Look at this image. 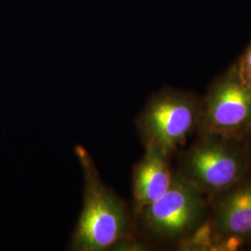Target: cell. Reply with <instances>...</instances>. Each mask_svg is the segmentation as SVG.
Masks as SVG:
<instances>
[{
  "label": "cell",
  "instance_id": "cell-8",
  "mask_svg": "<svg viewBox=\"0 0 251 251\" xmlns=\"http://www.w3.org/2000/svg\"><path fill=\"white\" fill-rule=\"evenodd\" d=\"M235 65L241 80L251 89V42Z\"/></svg>",
  "mask_w": 251,
  "mask_h": 251
},
{
  "label": "cell",
  "instance_id": "cell-3",
  "mask_svg": "<svg viewBox=\"0 0 251 251\" xmlns=\"http://www.w3.org/2000/svg\"><path fill=\"white\" fill-rule=\"evenodd\" d=\"M251 166L244 139L198 132L194 144L179 155L175 171L210 198L249 175Z\"/></svg>",
  "mask_w": 251,
  "mask_h": 251
},
{
  "label": "cell",
  "instance_id": "cell-10",
  "mask_svg": "<svg viewBox=\"0 0 251 251\" xmlns=\"http://www.w3.org/2000/svg\"><path fill=\"white\" fill-rule=\"evenodd\" d=\"M249 245H250V247H251V242L249 243Z\"/></svg>",
  "mask_w": 251,
  "mask_h": 251
},
{
  "label": "cell",
  "instance_id": "cell-2",
  "mask_svg": "<svg viewBox=\"0 0 251 251\" xmlns=\"http://www.w3.org/2000/svg\"><path fill=\"white\" fill-rule=\"evenodd\" d=\"M208 206V198L175 171L169 190L135 217L138 238L146 248H178L205 222Z\"/></svg>",
  "mask_w": 251,
  "mask_h": 251
},
{
  "label": "cell",
  "instance_id": "cell-1",
  "mask_svg": "<svg viewBox=\"0 0 251 251\" xmlns=\"http://www.w3.org/2000/svg\"><path fill=\"white\" fill-rule=\"evenodd\" d=\"M84 177L83 205L70 242L74 251H137L146 248L138 238L132 207L104 183L89 151L75 147Z\"/></svg>",
  "mask_w": 251,
  "mask_h": 251
},
{
  "label": "cell",
  "instance_id": "cell-9",
  "mask_svg": "<svg viewBox=\"0 0 251 251\" xmlns=\"http://www.w3.org/2000/svg\"><path fill=\"white\" fill-rule=\"evenodd\" d=\"M245 141H246V143L248 144L249 149H250V151L251 152V126L250 130H249V132H248V134L246 135V137H245Z\"/></svg>",
  "mask_w": 251,
  "mask_h": 251
},
{
  "label": "cell",
  "instance_id": "cell-7",
  "mask_svg": "<svg viewBox=\"0 0 251 251\" xmlns=\"http://www.w3.org/2000/svg\"><path fill=\"white\" fill-rule=\"evenodd\" d=\"M172 156L158 149L145 148L143 157L132 170V204L134 217L170 188L175 169Z\"/></svg>",
  "mask_w": 251,
  "mask_h": 251
},
{
  "label": "cell",
  "instance_id": "cell-5",
  "mask_svg": "<svg viewBox=\"0 0 251 251\" xmlns=\"http://www.w3.org/2000/svg\"><path fill=\"white\" fill-rule=\"evenodd\" d=\"M208 213L179 251H235L251 241V175L208 198Z\"/></svg>",
  "mask_w": 251,
  "mask_h": 251
},
{
  "label": "cell",
  "instance_id": "cell-4",
  "mask_svg": "<svg viewBox=\"0 0 251 251\" xmlns=\"http://www.w3.org/2000/svg\"><path fill=\"white\" fill-rule=\"evenodd\" d=\"M202 98L188 91L165 88L153 93L136 118L144 148L152 147L173 156L198 132Z\"/></svg>",
  "mask_w": 251,
  "mask_h": 251
},
{
  "label": "cell",
  "instance_id": "cell-6",
  "mask_svg": "<svg viewBox=\"0 0 251 251\" xmlns=\"http://www.w3.org/2000/svg\"><path fill=\"white\" fill-rule=\"evenodd\" d=\"M251 126V89L241 80L234 63L202 98L198 132L245 140Z\"/></svg>",
  "mask_w": 251,
  "mask_h": 251
}]
</instances>
